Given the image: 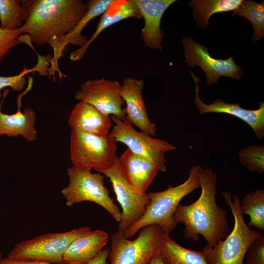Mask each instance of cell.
Segmentation results:
<instances>
[{"label": "cell", "mask_w": 264, "mask_h": 264, "mask_svg": "<svg viewBox=\"0 0 264 264\" xmlns=\"http://www.w3.org/2000/svg\"><path fill=\"white\" fill-rule=\"evenodd\" d=\"M23 1L22 5L28 8L29 16L21 27L22 33L40 46L46 44L51 46L53 56L50 60L48 73L54 76L57 71L61 78L64 75L59 69L58 60L63 56V43L86 14V2L81 0Z\"/></svg>", "instance_id": "1"}, {"label": "cell", "mask_w": 264, "mask_h": 264, "mask_svg": "<svg viewBox=\"0 0 264 264\" xmlns=\"http://www.w3.org/2000/svg\"><path fill=\"white\" fill-rule=\"evenodd\" d=\"M201 194L189 205L179 204L174 218L185 226L184 238L197 242L201 235L208 245L213 247L224 239L229 230L227 212L216 202L217 178L210 168H200L199 175Z\"/></svg>", "instance_id": "2"}, {"label": "cell", "mask_w": 264, "mask_h": 264, "mask_svg": "<svg viewBox=\"0 0 264 264\" xmlns=\"http://www.w3.org/2000/svg\"><path fill=\"white\" fill-rule=\"evenodd\" d=\"M201 167L199 164L192 166L188 177L181 184L169 185L163 191L148 193L150 202L144 213L135 223L123 232L124 237L130 239L143 227L151 225L159 226L164 234L170 235L177 225L174 216L180 201L200 187L199 175Z\"/></svg>", "instance_id": "3"}, {"label": "cell", "mask_w": 264, "mask_h": 264, "mask_svg": "<svg viewBox=\"0 0 264 264\" xmlns=\"http://www.w3.org/2000/svg\"><path fill=\"white\" fill-rule=\"evenodd\" d=\"M234 218L231 232L213 247L206 245L202 251L209 264H244L247 249L263 235L245 223L241 211V200L237 194L225 191L222 193Z\"/></svg>", "instance_id": "4"}, {"label": "cell", "mask_w": 264, "mask_h": 264, "mask_svg": "<svg viewBox=\"0 0 264 264\" xmlns=\"http://www.w3.org/2000/svg\"><path fill=\"white\" fill-rule=\"evenodd\" d=\"M91 230L89 227L83 226L64 232L44 234L17 243L7 258L64 264V255L70 244Z\"/></svg>", "instance_id": "5"}, {"label": "cell", "mask_w": 264, "mask_h": 264, "mask_svg": "<svg viewBox=\"0 0 264 264\" xmlns=\"http://www.w3.org/2000/svg\"><path fill=\"white\" fill-rule=\"evenodd\" d=\"M67 174L68 184L61 190L66 206L84 201L92 202L105 209L116 221H120L121 211L110 197L103 174L92 173L89 169L73 166L67 169Z\"/></svg>", "instance_id": "6"}, {"label": "cell", "mask_w": 264, "mask_h": 264, "mask_svg": "<svg viewBox=\"0 0 264 264\" xmlns=\"http://www.w3.org/2000/svg\"><path fill=\"white\" fill-rule=\"evenodd\" d=\"M116 142L109 135L102 137L71 130L70 159L73 167L93 169L103 174L116 161Z\"/></svg>", "instance_id": "7"}, {"label": "cell", "mask_w": 264, "mask_h": 264, "mask_svg": "<svg viewBox=\"0 0 264 264\" xmlns=\"http://www.w3.org/2000/svg\"><path fill=\"white\" fill-rule=\"evenodd\" d=\"M133 240L125 238L122 231L112 234L108 256L110 264H150L159 254L164 234L156 225L145 226Z\"/></svg>", "instance_id": "8"}, {"label": "cell", "mask_w": 264, "mask_h": 264, "mask_svg": "<svg viewBox=\"0 0 264 264\" xmlns=\"http://www.w3.org/2000/svg\"><path fill=\"white\" fill-rule=\"evenodd\" d=\"M115 124L109 135L115 141L128 147L132 152L143 156L154 162L159 168L160 172H165V154L176 150V147L169 142L155 138L143 132L137 131L126 119L122 120L110 116Z\"/></svg>", "instance_id": "9"}, {"label": "cell", "mask_w": 264, "mask_h": 264, "mask_svg": "<svg viewBox=\"0 0 264 264\" xmlns=\"http://www.w3.org/2000/svg\"><path fill=\"white\" fill-rule=\"evenodd\" d=\"M103 175L110 179L116 199L121 206V219L118 227L125 231L142 216L150 202V197L148 193H140L135 188L120 168L117 159Z\"/></svg>", "instance_id": "10"}, {"label": "cell", "mask_w": 264, "mask_h": 264, "mask_svg": "<svg viewBox=\"0 0 264 264\" xmlns=\"http://www.w3.org/2000/svg\"><path fill=\"white\" fill-rule=\"evenodd\" d=\"M121 84L105 78L88 80L80 86L74 98L88 103L101 112L120 119H126L125 102L121 95Z\"/></svg>", "instance_id": "11"}, {"label": "cell", "mask_w": 264, "mask_h": 264, "mask_svg": "<svg viewBox=\"0 0 264 264\" xmlns=\"http://www.w3.org/2000/svg\"><path fill=\"white\" fill-rule=\"evenodd\" d=\"M186 62L190 67L199 66L205 73L206 82L211 85L221 76L239 80L243 72L231 55L227 59H215L210 56L205 46L189 37L182 39Z\"/></svg>", "instance_id": "12"}, {"label": "cell", "mask_w": 264, "mask_h": 264, "mask_svg": "<svg viewBox=\"0 0 264 264\" xmlns=\"http://www.w3.org/2000/svg\"><path fill=\"white\" fill-rule=\"evenodd\" d=\"M195 84V105L201 114L208 113H221L237 117L247 124L253 130L255 135L259 139L264 137V103H259V108L256 110H246L242 108L238 103H225L221 99H216L210 104L203 102L198 95V82L200 79L190 71Z\"/></svg>", "instance_id": "13"}, {"label": "cell", "mask_w": 264, "mask_h": 264, "mask_svg": "<svg viewBox=\"0 0 264 264\" xmlns=\"http://www.w3.org/2000/svg\"><path fill=\"white\" fill-rule=\"evenodd\" d=\"M144 86L142 79L125 77L121 84V95L126 105V120L141 131L154 136L156 134L157 127L148 116L142 95Z\"/></svg>", "instance_id": "14"}, {"label": "cell", "mask_w": 264, "mask_h": 264, "mask_svg": "<svg viewBox=\"0 0 264 264\" xmlns=\"http://www.w3.org/2000/svg\"><path fill=\"white\" fill-rule=\"evenodd\" d=\"M144 21L141 38L144 44L156 50L162 51L161 42L164 35L161 28L162 17L176 0H133Z\"/></svg>", "instance_id": "15"}, {"label": "cell", "mask_w": 264, "mask_h": 264, "mask_svg": "<svg viewBox=\"0 0 264 264\" xmlns=\"http://www.w3.org/2000/svg\"><path fill=\"white\" fill-rule=\"evenodd\" d=\"M117 162L126 176L140 193H145L157 173L158 167L147 158L127 149Z\"/></svg>", "instance_id": "16"}, {"label": "cell", "mask_w": 264, "mask_h": 264, "mask_svg": "<svg viewBox=\"0 0 264 264\" xmlns=\"http://www.w3.org/2000/svg\"><path fill=\"white\" fill-rule=\"evenodd\" d=\"M141 18L139 10L133 0H114L108 9L101 15L96 30L91 37L84 45L72 51L69 59L73 61L81 60L90 45L108 27L126 19Z\"/></svg>", "instance_id": "17"}, {"label": "cell", "mask_w": 264, "mask_h": 264, "mask_svg": "<svg viewBox=\"0 0 264 264\" xmlns=\"http://www.w3.org/2000/svg\"><path fill=\"white\" fill-rule=\"evenodd\" d=\"M112 122L110 115L105 114L92 106L82 101H79L74 106L68 120L71 129L102 137L109 135Z\"/></svg>", "instance_id": "18"}, {"label": "cell", "mask_w": 264, "mask_h": 264, "mask_svg": "<svg viewBox=\"0 0 264 264\" xmlns=\"http://www.w3.org/2000/svg\"><path fill=\"white\" fill-rule=\"evenodd\" d=\"M109 240L108 233L101 229L91 230L75 239L64 255L65 264H85L94 258L106 245Z\"/></svg>", "instance_id": "19"}, {"label": "cell", "mask_w": 264, "mask_h": 264, "mask_svg": "<svg viewBox=\"0 0 264 264\" xmlns=\"http://www.w3.org/2000/svg\"><path fill=\"white\" fill-rule=\"evenodd\" d=\"M20 99L18 98V109L12 114L3 113L0 107V136H22L26 141L32 142L37 137L35 127L36 114L30 108H25L23 111L20 110Z\"/></svg>", "instance_id": "20"}, {"label": "cell", "mask_w": 264, "mask_h": 264, "mask_svg": "<svg viewBox=\"0 0 264 264\" xmlns=\"http://www.w3.org/2000/svg\"><path fill=\"white\" fill-rule=\"evenodd\" d=\"M159 254L163 264H209L202 251L186 248L165 234Z\"/></svg>", "instance_id": "21"}, {"label": "cell", "mask_w": 264, "mask_h": 264, "mask_svg": "<svg viewBox=\"0 0 264 264\" xmlns=\"http://www.w3.org/2000/svg\"><path fill=\"white\" fill-rule=\"evenodd\" d=\"M242 0H192L189 5L198 27L205 29L210 24L209 19L214 14L233 11Z\"/></svg>", "instance_id": "22"}, {"label": "cell", "mask_w": 264, "mask_h": 264, "mask_svg": "<svg viewBox=\"0 0 264 264\" xmlns=\"http://www.w3.org/2000/svg\"><path fill=\"white\" fill-rule=\"evenodd\" d=\"M114 0H90L87 2V11L74 28L65 37L63 43L64 49L71 44L80 47L84 45L88 39L82 35V31L88 23L95 17L103 14Z\"/></svg>", "instance_id": "23"}, {"label": "cell", "mask_w": 264, "mask_h": 264, "mask_svg": "<svg viewBox=\"0 0 264 264\" xmlns=\"http://www.w3.org/2000/svg\"><path fill=\"white\" fill-rule=\"evenodd\" d=\"M242 215L249 217L248 226L264 230V190L256 189L246 194L241 202Z\"/></svg>", "instance_id": "24"}, {"label": "cell", "mask_w": 264, "mask_h": 264, "mask_svg": "<svg viewBox=\"0 0 264 264\" xmlns=\"http://www.w3.org/2000/svg\"><path fill=\"white\" fill-rule=\"evenodd\" d=\"M20 0H0V27L13 30L21 28L29 16L27 7L21 5Z\"/></svg>", "instance_id": "25"}, {"label": "cell", "mask_w": 264, "mask_h": 264, "mask_svg": "<svg viewBox=\"0 0 264 264\" xmlns=\"http://www.w3.org/2000/svg\"><path fill=\"white\" fill-rule=\"evenodd\" d=\"M237 15L248 19L252 23L254 32L252 41L254 43L264 36V2L242 0L237 9L233 11Z\"/></svg>", "instance_id": "26"}, {"label": "cell", "mask_w": 264, "mask_h": 264, "mask_svg": "<svg viewBox=\"0 0 264 264\" xmlns=\"http://www.w3.org/2000/svg\"><path fill=\"white\" fill-rule=\"evenodd\" d=\"M239 161L250 172H264V146L256 145L242 148L238 153Z\"/></svg>", "instance_id": "27"}, {"label": "cell", "mask_w": 264, "mask_h": 264, "mask_svg": "<svg viewBox=\"0 0 264 264\" xmlns=\"http://www.w3.org/2000/svg\"><path fill=\"white\" fill-rule=\"evenodd\" d=\"M47 68L46 65L38 64L32 68L25 67L18 74L11 76H0V91L6 87H10L16 91H22L27 83V80L24 77L26 74L35 71L40 72L41 70H45ZM1 94L0 93V99Z\"/></svg>", "instance_id": "28"}, {"label": "cell", "mask_w": 264, "mask_h": 264, "mask_svg": "<svg viewBox=\"0 0 264 264\" xmlns=\"http://www.w3.org/2000/svg\"><path fill=\"white\" fill-rule=\"evenodd\" d=\"M22 34L21 27L13 30L3 29L0 27V63L11 49L22 43L20 40Z\"/></svg>", "instance_id": "29"}, {"label": "cell", "mask_w": 264, "mask_h": 264, "mask_svg": "<svg viewBox=\"0 0 264 264\" xmlns=\"http://www.w3.org/2000/svg\"><path fill=\"white\" fill-rule=\"evenodd\" d=\"M244 264H264V237L253 242L246 253Z\"/></svg>", "instance_id": "30"}, {"label": "cell", "mask_w": 264, "mask_h": 264, "mask_svg": "<svg viewBox=\"0 0 264 264\" xmlns=\"http://www.w3.org/2000/svg\"><path fill=\"white\" fill-rule=\"evenodd\" d=\"M110 249L106 248L102 250L92 260L85 264H108L107 261Z\"/></svg>", "instance_id": "31"}, {"label": "cell", "mask_w": 264, "mask_h": 264, "mask_svg": "<svg viewBox=\"0 0 264 264\" xmlns=\"http://www.w3.org/2000/svg\"><path fill=\"white\" fill-rule=\"evenodd\" d=\"M0 264H53L43 262L37 261H24L13 260L8 259V258H1L0 260Z\"/></svg>", "instance_id": "32"}, {"label": "cell", "mask_w": 264, "mask_h": 264, "mask_svg": "<svg viewBox=\"0 0 264 264\" xmlns=\"http://www.w3.org/2000/svg\"><path fill=\"white\" fill-rule=\"evenodd\" d=\"M150 264H163L159 254L155 255Z\"/></svg>", "instance_id": "33"}, {"label": "cell", "mask_w": 264, "mask_h": 264, "mask_svg": "<svg viewBox=\"0 0 264 264\" xmlns=\"http://www.w3.org/2000/svg\"><path fill=\"white\" fill-rule=\"evenodd\" d=\"M1 258H2V257H1V253H0V260L1 259Z\"/></svg>", "instance_id": "34"}, {"label": "cell", "mask_w": 264, "mask_h": 264, "mask_svg": "<svg viewBox=\"0 0 264 264\" xmlns=\"http://www.w3.org/2000/svg\"><path fill=\"white\" fill-rule=\"evenodd\" d=\"M1 107V105L0 106V107Z\"/></svg>", "instance_id": "35"}]
</instances>
